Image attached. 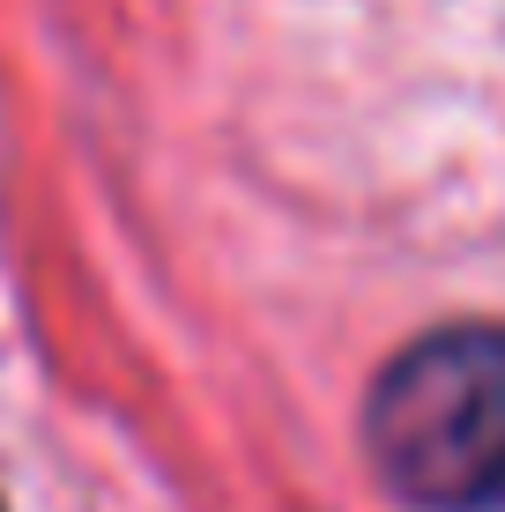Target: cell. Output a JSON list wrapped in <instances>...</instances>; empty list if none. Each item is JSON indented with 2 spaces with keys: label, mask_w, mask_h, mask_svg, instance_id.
Returning <instances> with one entry per match:
<instances>
[{
  "label": "cell",
  "mask_w": 505,
  "mask_h": 512,
  "mask_svg": "<svg viewBox=\"0 0 505 512\" xmlns=\"http://www.w3.org/2000/svg\"><path fill=\"white\" fill-rule=\"evenodd\" d=\"M0 512H8V505H0Z\"/></svg>",
  "instance_id": "obj_2"
},
{
  "label": "cell",
  "mask_w": 505,
  "mask_h": 512,
  "mask_svg": "<svg viewBox=\"0 0 505 512\" xmlns=\"http://www.w3.org/2000/svg\"><path fill=\"white\" fill-rule=\"evenodd\" d=\"M364 461L409 512H505V327L446 320L364 394Z\"/></svg>",
  "instance_id": "obj_1"
}]
</instances>
